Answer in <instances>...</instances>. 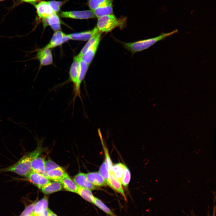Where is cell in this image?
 I'll return each mask as SVG.
<instances>
[{
	"instance_id": "obj_1",
	"label": "cell",
	"mask_w": 216,
	"mask_h": 216,
	"mask_svg": "<svg viewBox=\"0 0 216 216\" xmlns=\"http://www.w3.org/2000/svg\"><path fill=\"white\" fill-rule=\"evenodd\" d=\"M41 151V148H37L34 151L26 154L13 165L0 168V173L12 172L26 178L32 171L31 164L32 160L38 156Z\"/></svg>"
},
{
	"instance_id": "obj_2",
	"label": "cell",
	"mask_w": 216,
	"mask_h": 216,
	"mask_svg": "<svg viewBox=\"0 0 216 216\" xmlns=\"http://www.w3.org/2000/svg\"><path fill=\"white\" fill-rule=\"evenodd\" d=\"M127 17H117L113 14L107 15L98 18L96 27L100 32L107 33L118 27L122 29L126 25Z\"/></svg>"
},
{
	"instance_id": "obj_3",
	"label": "cell",
	"mask_w": 216,
	"mask_h": 216,
	"mask_svg": "<svg viewBox=\"0 0 216 216\" xmlns=\"http://www.w3.org/2000/svg\"><path fill=\"white\" fill-rule=\"evenodd\" d=\"M178 30L167 33H163L159 36L153 38L133 42H122L124 48L132 53L146 49L157 42L161 40L178 32Z\"/></svg>"
},
{
	"instance_id": "obj_4",
	"label": "cell",
	"mask_w": 216,
	"mask_h": 216,
	"mask_svg": "<svg viewBox=\"0 0 216 216\" xmlns=\"http://www.w3.org/2000/svg\"><path fill=\"white\" fill-rule=\"evenodd\" d=\"M60 16L63 18L80 20L87 19L95 17L92 10L62 11Z\"/></svg>"
},
{
	"instance_id": "obj_5",
	"label": "cell",
	"mask_w": 216,
	"mask_h": 216,
	"mask_svg": "<svg viewBox=\"0 0 216 216\" xmlns=\"http://www.w3.org/2000/svg\"><path fill=\"white\" fill-rule=\"evenodd\" d=\"M89 65L84 62L82 58L80 60V69L77 83L74 87V95L73 101L74 103L76 98L79 97L81 99L80 87L87 73Z\"/></svg>"
},
{
	"instance_id": "obj_6",
	"label": "cell",
	"mask_w": 216,
	"mask_h": 216,
	"mask_svg": "<svg viewBox=\"0 0 216 216\" xmlns=\"http://www.w3.org/2000/svg\"><path fill=\"white\" fill-rule=\"evenodd\" d=\"M26 178L31 182L40 189L50 182V180L44 175L32 171Z\"/></svg>"
},
{
	"instance_id": "obj_7",
	"label": "cell",
	"mask_w": 216,
	"mask_h": 216,
	"mask_svg": "<svg viewBox=\"0 0 216 216\" xmlns=\"http://www.w3.org/2000/svg\"><path fill=\"white\" fill-rule=\"evenodd\" d=\"M69 40L67 34L61 31H56L49 43L44 47L50 49L58 46Z\"/></svg>"
},
{
	"instance_id": "obj_8",
	"label": "cell",
	"mask_w": 216,
	"mask_h": 216,
	"mask_svg": "<svg viewBox=\"0 0 216 216\" xmlns=\"http://www.w3.org/2000/svg\"><path fill=\"white\" fill-rule=\"evenodd\" d=\"M35 6L38 17L42 20L55 13L50 7L48 1H41L35 5Z\"/></svg>"
},
{
	"instance_id": "obj_9",
	"label": "cell",
	"mask_w": 216,
	"mask_h": 216,
	"mask_svg": "<svg viewBox=\"0 0 216 216\" xmlns=\"http://www.w3.org/2000/svg\"><path fill=\"white\" fill-rule=\"evenodd\" d=\"M36 58L38 59L40 65L46 66L52 62V56L50 49L43 48L39 50L37 53Z\"/></svg>"
},
{
	"instance_id": "obj_10",
	"label": "cell",
	"mask_w": 216,
	"mask_h": 216,
	"mask_svg": "<svg viewBox=\"0 0 216 216\" xmlns=\"http://www.w3.org/2000/svg\"><path fill=\"white\" fill-rule=\"evenodd\" d=\"M99 32L95 27L90 30L67 34V35L69 40L86 41L88 40Z\"/></svg>"
},
{
	"instance_id": "obj_11",
	"label": "cell",
	"mask_w": 216,
	"mask_h": 216,
	"mask_svg": "<svg viewBox=\"0 0 216 216\" xmlns=\"http://www.w3.org/2000/svg\"><path fill=\"white\" fill-rule=\"evenodd\" d=\"M73 180L79 187L91 190L96 189V186L94 185L88 181L86 174L81 172L79 173L75 176Z\"/></svg>"
},
{
	"instance_id": "obj_12",
	"label": "cell",
	"mask_w": 216,
	"mask_h": 216,
	"mask_svg": "<svg viewBox=\"0 0 216 216\" xmlns=\"http://www.w3.org/2000/svg\"><path fill=\"white\" fill-rule=\"evenodd\" d=\"M80 59L76 56L74 57L69 71V77L73 82L74 87L76 86L78 80L80 69Z\"/></svg>"
},
{
	"instance_id": "obj_13",
	"label": "cell",
	"mask_w": 216,
	"mask_h": 216,
	"mask_svg": "<svg viewBox=\"0 0 216 216\" xmlns=\"http://www.w3.org/2000/svg\"><path fill=\"white\" fill-rule=\"evenodd\" d=\"M44 27L50 26L54 31H59L61 28V22L59 16L54 13L47 18L42 20Z\"/></svg>"
},
{
	"instance_id": "obj_14",
	"label": "cell",
	"mask_w": 216,
	"mask_h": 216,
	"mask_svg": "<svg viewBox=\"0 0 216 216\" xmlns=\"http://www.w3.org/2000/svg\"><path fill=\"white\" fill-rule=\"evenodd\" d=\"M67 174L64 169L60 166L48 171L46 176L50 180L60 182Z\"/></svg>"
},
{
	"instance_id": "obj_15",
	"label": "cell",
	"mask_w": 216,
	"mask_h": 216,
	"mask_svg": "<svg viewBox=\"0 0 216 216\" xmlns=\"http://www.w3.org/2000/svg\"><path fill=\"white\" fill-rule=\"evenodd\" d=\"M107 184L113 190L121 194L126 200V197L121 183L113 173H109Z\"/></svg>"
},
{
	"instance_id": "obj_16",
	"label": "cell",
	"mask_w": 216,
	"mask_h": 216,
	"mask_svg": "<svg viewBox=\"0 0 216 216\" xmlns=\"http://www.w3.org/2000/svg\"><path fill=\"white\" fill-rule=\"evenodd\" d=\"M45 161L44 159L41 157H38L34 158L31 163L32 171L43 174L46 176Z\"/></svg>"
},
{
	"instance_id": "obj_17",
	"label": "cell",
	"mask_w": 216,
	"mask_h": 216,
	"mask_svg": "<svg viewBox=\"0 0 216 216\" xmlns=\"http://www.w3.org/2000/svg\"><path fill=\"white\" fill-rule=\"evenodd\" d=\"M100 38L97 40L88 49L82 58L83 61L89 65L92 62L97 51Z\"/></svg>"
},
{
	"instance_id": "obj_18",
	"label": "cell",
	"mask_w": 216,
	"mask_h": 216,
	"mask_svg": "<svg viewBox=\"0 0 216 216\" xmlns=\"http://www.w3.org/2000/svg\"><path fill=\"white\" fill-rule=\"evenodd\" d=\"M86 176L88 181L95 186H103L107 184L99 172H89Z\"/></svg>"
},
{
	"instance_id": "obj_19",
	"label": "cell",
	"mask_w": 216,
	"mask_h": 216,
	"mask_svg": "<svg viewBox=\"0 0 216 216\" xmlns=\"http://www.w3.org/2000/svg\"><path fill=\"white\" fill-rule=\"evenodd\" d=\"M48 199L45 196L38 201L35 202L34 206L33 214L35 216L44 212L48 208Z\"/></svg>"
},
{
	"instance_id": "obj_20",
	"label": "cell",
	"mask_w": 216,
	"mask_h": 216,
	"mask_svg": "<svg viewBox=\"0 0 216 216\" xmlns=\"http://www.w3.org/2000/svg\"><path fill=\"white\" fill-rule=\"evenodd\" d=\"M60 182L66 190L71 192L77 193L78 186L69 177L67 174Z\"/></svg>"
},
{
	"instance_id": "obj_21",
	"label": "cell",
	"mask_w": 216,
	"mask_h": 216,
	"mask_svg": "<svg viewBox=\"0 0 216 216\" xmlns=\"http://www.w3.org/2000/svg\"><path fill=\"white\" fill-rule=\"evenodd\" d=\"M62 187L59 182H52L41 188L42 192L45 194H49L61 190Z\"/></svg>"
},
{
	"instance_id": "obj_22",
	"label": "cell",
	"mask_w": 216,
	"mask_h": 216,
	"mask_svg": "<svg viewBox=\"0 0 216 216\" xmlns=\"http://www.w3.org/2000/svg\"><path fill=\"white\" fill-rule=\"evenodd\" d=\"M92 10L95 17L98 18L102 16L112 14L113 12V4L99 7Z\"/></svg>"
},
{
	"instance_id": "obj_23",
	"label": "cell",
	"mask_w": 216,
	"mask_h": 216,
	"mask_svg": "<svg viewBox=\"0 0 216 216\" xmlns=\"http://www.w3.org/2000/svg\"><path fill=\"white\" fill-rule=\"evenodd\" d=\"M76 193L85 200L90 202L93 203L95 197L91 190L78 186Z\"/></svg>"
},
{
	"instance_id": "obj_24",
	"label": "cell",
	"mask_w": 216,
	"mask_h": 216,
	"mask_svg": "<svg viewBox=\"0 0 216 216\" xmlns=\"http://www.w3.org/2000/svg\"><path fill=\"white\" fill-rule=\"evenodd\" d=\"M101 32H99L88 40L86 44L82 48L77 56L82 58L90 47L98 39L100 38Z\"/></svg>"
},
{
	"instance_id": "obj_25",
	"label": "cell",
	"mask_w": 216,
	"mask_h": 216,
	"mask_svg": "<svg viewBox=\"0 0 216 216\" xmlns=\"http://www.w3.org/2000/svg\"><path fill=\"white\" fill-rule=\"evenodd\" d=\"M113 0H89L88 5L92 10L99 7L112 4Z\"/></svg>"
},
{
	"instance_id": "obj_26",
	"label": "cell",
	"mask_w": 216,
	"mask_h": 216,
	"mask_svg": "<svg viewBox=\"0 0 216 216\" xmlns=\"http://www.w3.org/2000/svg\"><path fill=\"white\" fill-rule=\"evenodd\" d=\"M93 203L100 209L110 216H116L108 206L98 198L95 197Z\"/></svg>"
},
{
	"instance_id": "obj_27",
	"label": "cell",
	"mask_w": 216,
	"mask_h": 216,
	"mask_svg": "<svg viewBox=\"0 0 216 216\" xmlns=\"http://www.w3.org/2000/svg\"><path fill=\"white\" fill-rule=\"evenodd\" d=\"M98 133L99 135L103 147L104 151L105 157V161L107 164L109 173H113V166L110 157L108 150L106 147L105 146L103 141L101 134L100 132V129H98Z\"/></svg>"
},
{
	"instance_id": "obj_28",
	"label": "cell",
	"mask_w": 216,
	"mask_h": 216,
	"mask_svg": "<svg viewBox=\"0 0 216 216\" xmlns=\"http://www.w3.org/2000/svg\"><path fill=\"white\" fill-rule=\"evenodd\" d=\"M125 165L119 163L114 164L113 166V172L116 177L120 182L123 176Z\"/></svg>"
},
{
	"instance_id": "obj_29",
	"label": "cell",
	"mask_w": 216,
	"mask_h": 216,
	"mask_svg": "<svg viewBox=\"0 0 216 216\" xmlns=\"http://www.w3.org/2000/svg\"><path fill=\"white\" fill-rule=\"evenodd\" d=\"M109 172L107 164L104 160L100 167L99 172L106 181L107 184L109 177Z\"/></svg>"
},
{
	"instance_id": "obj_30",
	"label": "cell",
	"mask_w": 216,
	"mask_h": 216,
	"mask_svg": "<svg viewBox=\"0 0 216 216\" xmlns=\"http://www.w3.org/2000/svg\"><path fill=\"white\" fill-rule=\"evenodd\" d=\"M131 178L130 171L129 169L125 166L124 174L121 181V184L125 187H127L129 184Z\"/></svg>"
},
{
	"instance_id": "obj_31",
	"label": "cell",
	"mask_w": 216,
	"mask_h": 216,
	"mask_svg": "<svg viewBox=\"0 0 216 216\" xmlns=\"http://www.w3.org/2000/svg\"><path fill=\"white\" fill-rule=\"evenodd\" d=\"M48 3L53 11L56 13L59 12L61 6L64 2L56 1H48Z\"/></svg>"
},
{
	"instance_id": "obj_32",
	"label": "cell",
	"mask_w": 216,
	"mask_h": 216,
	"mask_svg": "<svg viewBox=\"0 0 216 216\" xmlns=\"http://www.w3.org/2000/svg\"><path fill=\"white\" fill-rule=\"evenodd\" d=\"M34 203L33 202L26 206L19 216H29L33 213Z\"/></svg>"
},
{
	"instance_id": "obj_33",
	"label": "cell",
	"mask_w": 216,
	"mask_h": 216,
	"mask_svg": "<svg viewBox=\"0 0 216 216\" xmlns=\"http://www.w3.org/2000/svg\"><path fill=\"white\" fill-rule=\"evenodd\" d=\"M60 166L58 165L51 160L45 161V170L46 173L49 170Z\"/></svg>"
},
{
	"instance_id": "obj_34",
	"label": "cell",
	"mask_w": 216,
	"mask_h": 216,
	"mask_svg": "<svg viewBox=\"0 0 216 216\" xmlns=\"http://www.w3.org/2000/svg\"><path fill=\"white\" fill-rule=\"evenodd\" d=\"M49 209L48 208L43 212L39 214L37 216H48Z\"/></svg>"
},
{
	"instance_id": "obj_35",
	"label": "cell",
	"mask_w": 216,
	"mask_h": 216,
	"mask_svg": "<svg viewBox=\"0 0 216 216\" xmlns=\"http://www.w3.org/2000/svg\"><path fill=\"white\" fill-rule=\"evenodd\" d=\"M48 216H58L56 214L49 209Z\"/></svg>"
},
{
	"instance_id": "obj_36",
	"label": "cell",
	"mask_w": 216,
	"mask_h": 216,
	"mask_svg": "<svg viewBox=\"0 0 216 216\" xmlns=\"http://www.w3.org/2000/svg\"><path fill=\"white\" fill-rule=\"evenodd\" d=\"M21 0L24 1V2H30V3H32L31 0Z\"/></svg>"
},
{
	"instance_id": "obj_37",
	"label": "cell",
	"mask_w": 216,
	"mask_h": 216,
	"mask_svg": "<svg viewBox=\"0 0 216 216\" xmlns=\"http://www.w3.org/2000/svg\"><path fill=\"white\" fill-rule=\"evenodd\" d=\"M38 0H31L32 3H34L35 2L37 1Z\"/></svg>"
},
{
	"instance_id": "obj_38",
	"label": "cell",
	"mask_w": 216,
	"mask_h": 216,
	"mask_svg": "<svg viewBox=\"0 0 216 216\" xmlns=\"http://www.w3.org/2000/svg\"><path fill=\"white\" fill-rule=\"evenodd\" d=\"M29 216H35L34 214H33V213L31 215H30Z\"/></svg>"
},
{
	"instance_id": "obj_39",
	"label": "cell",
	"mask_w": 216,
	"mask_h": 216,
	"mask_svg": "<svg viewBox=\"0 0 216 216\" xmlns=\"http://www.w3.org/2000/svg\"><path fill=\"white\" fill-rule=\"evenodd\" d=\"M1 121V120H0V121Z\"/></svg>"
}]
</instances>
